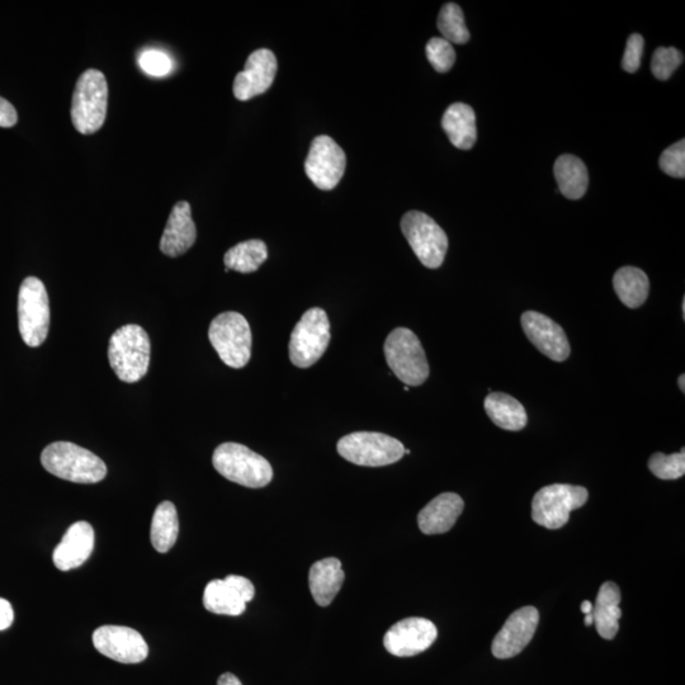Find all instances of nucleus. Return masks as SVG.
Listing matches in <instances>:
<instances>
[{"label": "nucleus", "instance_id": "nucleus-9", "mask_svg": "<svg viewBox=\"0 0 685 685\" xmlns=\"http://www.w3.org/2000/svg\"><path fill=\"white\" fill-rule=\"evenodd\" d=\"M589 498L583 486L554 484L538 490L532 502V518L538 526L560 529L569 522L573 510L583 507Z\"/></svg>", "mask_w": 685, "mask_h": 685}, {"label": "nucleus", "instance_id": "nucleus-10", "mask_svg": "<svg viewBox=\"0 0 685 685\" xmlns=\"http://www.w3.org/2000/svg\"><path fill=\"white\" fill-rule=\"evenodd\" d=\"M401 231L424 267L437 269L442 266L448 238L431 216L420 211L406 212L401 219Z\"/></svg>", "mask_w": 685, "mask_h": 685}, {"label": "nucleus", "instance_id": "nucleus-18", "mask_svg": "<svg viewBox=\"0 0 685 685\" xmlns=\"http://www.w3.org/2000/svg\"><path fill=\"white\" fill-rule=\"evenodd\" d=\"M277 69V58L271 50H255L249 55L243 72L236 75L233 87L235 98L244 102L266 93L276 78Z\"/></svg>", "mask_w": 685, "mask_h": 685}, {"label": "nucleus", "instance_id": "nucleus-32", "mask_svg": "<svg viewBox=\"0 0 685 685\" xmlns=\"http://www.w3.org/2000/svg\"><path fill=\"white\" fill-rule=\"evenodd\" d=\"M425 53H427L429 63L438 73L450 72L452 66L455 65L456 51L452 44L442 37H433L429 40Z\"/></svg>", "mask_w": 685, "mask_h": 685}, {"label": "nucleus", "instance_id": "nucleus-16", "mask_svg": "<svg viewBox=\"0 0 685 685\" xmlns=\"http://www.w3.org/2000/svg\"><path fill=\"white\" fill-rule=\"evenodd\" d=\"M538 622L540 613L535 607H523L510 614L491 646L495 658L512 659L521 654L535 636Z\"/></svg>", "mask_w": 685, "mask_h": 685}, {"label": "nucleus", "instance_id": "nucleus-34", "mask_svg": "<svg viewBox=\"0 0 685 685\" xmlns=\"http://www.w3.org/2000/svg\"><path fill=\"white\" fill-rule=\"evenodd\" d=\"M139 65L146 74L155 78L167 77L174 68L170 56L157 49L143 51L139 56Z\"/></svg>", "mask_w": 685, "mask_h": 685}, {"label": "nucleus", "instance_id": "nucleus-6", "mask_svg": "<svg viewBox=\"0 0 685 685\" xmlns=\"http://www.w3.org/2000/svg\"><path fill=\"white\" fill-rule=\"evenodd\" d=\"M209 338L221 361L231 368H243L252 357V330L247 319L235 311L216 316L210 325Z\"/></svg>", "mask_w": 685, "mask_h": 685}, {"label": "nucleus", "instance_id": "nucleus-24", "mask_svg": "<svg viewBox=\"0 0 685 685\" xmlns=\"http://www.w3.org/2000/svg\"><path fill=\"white\" fill-rule=\"evenodd\" d=\"M442 127L455 148L470 150L477 140L475 111L465 103H453L444 112Z\"/></svg>", "mask_w": 685, "mask_h": 685}, {"label": "nucleus", "instance_id": "nucleus-27", "mask_svg": "<svg viewBox=\"0 0 685 685\" xmlns=\"http://www.w3.org/2000/svg\"><path fill=\"white\" fill-rule=\"evenodd\" d=\"M613 287L623 305L637 309L645 304L649 296L650 281L640 268L623 267L614 274Z\"/></svg>", "mask_w": 685, "mask_h": 685}, {"label": "nucleus", "instance_id": "nucleus-20", "mask_svg": "<svg viewBox=\"0 0 685 685\" xmlns=\"http://www.w3.org/2000/svg\"><path fill=\"white\" fill-rule=\"evenodd\" d=\"M197 229L192 219L190 203L178 202L170 212L167 226L160 240V250L168 257L176 258L187 253L196 243Z\"/></svg>", "mask_w": 685, "mask_h": 685}, {"label": "nucleus", "instance_id": "nucleus-19", "mask_svg": "<svg viewBox=\"0 0 685 685\" xmlns=\"http://www.w3.org/2000/svg\"><path fill=\"white\" fill-rule=\"evenodd\" d=\"M96 535L88 522L72 524L54 551V565L61 571L79 568L91 557Z\"/></svg>", "mask_w": 685, "mask_h": 685}, {"label": "nucleus", "instance_id": "nucleus-7", "mask_svg": "<svg viewBox=\"0 0 685 685\" xmlns=\"http://www.w3.org/2000/svg\"><path fill=\"white\" fill-rule=\"evenodd\" d=\"M340 456L354 465L382 467L395 464L405 455L404 444L384 433L356 432L338 442Z\"/></svg>", "mask_w": 685, "mask_h": 685}, {"label": "nucleus", "instance_id": "nucleus-14", "mask_svg": "<svg viewBox=\"0 0 685 685\" xmlns=\"http://www.w3.org/2000/svg\"><path fill=\"white\" fill-rule=\"evenodd\" d=\"M254 595L252 581L244 576L229 575L224 580H212L206 585L203 606L207 611L221 616H242Z\"/></svg>", "mask_w": 685, "mask_h": 685}, {"label": "nucleus", "instance_id": "nucleus-25", "mask_svg": "<svg viewBox=\"0 0 685 685\" xmlns=\"http://www.w3.org/2000/svg\"><path fill=\"white\" fill-rule=\"evenodd\" d=\"M484 406L491 422L505 431H522L528 423L524 406L513 396L503 394V392H491L486 396Z\"/></svg>", "mask_w": 685, "mask_h": 685}, {"label": "nucleus", "instance_id": "nucleus-17", "mask_svg": "<svg viewBox=\"0 0 685 685\" xmlns=\"http://www.w3.org/2000/svg\"><path fill=\"white\" fill-rule=\"evenodd\" d=\"M521 321L524 334L546 357L555 362H564L570 357L569 339L556 321L537 311H526Z\"/></svg>", "mask_w": 685, "mask_h": 685}, {"label": "nucleus", "instance_id": "nucleus-21", "mask_svg": "<svg viewBox=\"0 0 685 685\" xmlns=\"http://www.w3.org/2000/svg\"><path fill=\"white\" fill-rule=\"evenodd\" d=\"M465 503L460 495L443 493L420 510L418 524L424 535H442L455 526L464 512Z\"/></svg>", "mask_w": 685, "mask_h": 685}, {"label": "nucleus", "instance_id": "nucleus-22", "mask_svg": "<svg viewBox=\"0 0 685 685\" xmlns=\"http://www.w3.org/2000/svg\"><path fill=\"white\" fill-rule=\"evenodd\" d=\"M342 562L335 557L316 561L309 574L310 592L320 607H328L344 583Z\"/></svg>", "mask_w": 685, "mask_h": 685}, {"label": "nucleus", "instance_id": "nucleus-1", "mask_svg": "<svg viewBox=\"0 0 685 685\" xmlns=\"http://www.w3.org/2000/svg\"><path fill=\"white\" fill-rule=\"evenodd\" d=\"M41 464L51 475L77 484H97L107 475V466L101 458L70 442L47 446L42 452Z\"/></svg>", "mask_w": 685, "mask_h": 685}, {"label": "nucleus", "instance_id": "nucleus-36", "mask_svg": "<svg viewBox=\"0 0 685 685\" xmlns=\"http://www.w3.org/2000/svg\"><path fill=\"white\" fill-rule=\"evenodd\" d=\"M642 53H644V39L639 33H633L627 40L625 55L622 59V68L627 73H635L641 65Z\"/></svg>", "mask_w": 685, "mask_h": 685}, {"label": "nucleus", "instance_id": "nucleus-2", "mask_svg": "<svg viewBox=\"0 0 685 685\" xmlns=\"http://www.w3.org/2000/svg\"><path fill=\"white\" fill-rule=\"evenodd\" d=\"M150 339L139 325H125L110 339L108 359L112 370L127 384L144 379L150 365Z\"/></svg>", "mask_w": 685, "mask_h": 685}, {"label": "nucleus", "instance_id": "nucleus-31", "mask_svg": "<svg viewBox=\"0 0 685 685\" xmlns=\"http://www.w3.org/2000/svg\"><path fill=\"white\" fill-rule=\"evenodd\" d=\"M649 469L661 480H677L685 474V450L666 456L655 453L649 460Z\"/></svg>", "mask_w": 685, "mask_h": 685}, {"label": "nucleus", "instance_id": "nucleus-37", "mask_svg": "<svg viewBox=\"0 0 685 685\" xmlns=\"http://www.w3.org/2000/svg\"><path fill=\"white\" fill-rule=\"evenodd\" d=\"M18 115L16 108L7 99L0 97V127H13L17 124Z\"/></svg>", "mask_w": 685, "mask_h": 685}, {"label": "nucleus", "instance_id": "nucleus-35", "mask_svg": "<svg viewBox=\"0 0 685 685\" xmlns=\"http://www.w3.org/2000/svg\"><path fill=\"white\" fill-rule=\"evenodd\" d=\"M660 168L665 174L674 178L685 176V141L669 146L663 151L659 160Z\"/></svg>", "mask_w": 685, "mask_h": 685}, {"label": "nucleus", "instance_id": "nucleus-23", "mask_svg": "<svg viewBox=\"0 0 685 685\" xmlns=\"http://www.w3.org/2000/svg\"><path fill=\"white\" fill-rule=\"evenodd\" d=\"M621 592L617 584L608 581L599 589L597 602L593 606L594 625L604 640H613L620 630Z\"/></svg>", "mask_w": 685, "mask_h": 685}, {"label": "nucleus", "instance_id": "nucleus-42", "mask_svg": "<svg viewBox=\"0 0 685 685\" xmlns=\"http://www.w3.org/2000/svg\"><path fill=\"white\" fill-rule=\"evenodd\" d=\"M684 382H685V376H684V375H680V377H679V379H678V385H679V389L682 390L683 392L685 391V384H684Z\"/></svg>", "mask_w": 685, "mask_h": 685}, {"label": "nucleus", "instance_id": "nucleus-13", "mask_svg": "<svg viewBox=\"0 0 685 685\" xmlns=\"http://www.w3.org/2000/svg\"><path fill=\"white\" fill-rule=\"evenodd\" d=\"M98 653L122 664H139L148 658L149 646L140 632L124 626H102L93 633Z\"/></svg>", "mask_w": 685, "mask_h": 685}, {"label": "nucleus", "instance_id": "nucleus-15", "mask_svg": "<svg viewBox=\"0 0 685 685\" xmlns=\"http://www.w3.org/2000/svg\"><path fill=\"white\" fill-rule=\"evenodd\" d=\"M437 636V627L433 622L419 617L405 618L386 632L384 646L391 655L410 658L428 650Z\"/></svg>", "mask_w": 685, "mask_h": 685}, {"label": "nucleus", "instance_id": "nucleus-12", "mask_svg": "<svg viewBox=\"0 0 685 685\" xmlns=\"http://www.w3.org/2000/svg\"><path fill=\"white\" fill-rule=\"evenodd\" d=\"M346 165V153L332 137H315L306 158L305 172L319 190L332 191L337 187L346 172Z\"/></svg>", "mask_w": 685, "mask_h": 685}, {"label": "nucleus", "instance_id": "nucleus-26", "mask_svg": "<svg viewBox=\"0 0 685 685\" xmlns=\"http://www.w3.org/2000/svg\"><path fill=\"white\" fill-rule=\"evenodd\" d=\"M554 172L560 192L569 200H580L587 193L589 174L583 160L575 155H561L556 160Z\"/></svg>", "mask_w": 685, "mask_h": 685}, {"label": "nucleus", "instance_id": "nucleus-3", "mask_svg": "<svg viewBox=\"0 0 685 685\" xmlns=\"http://www.w3.org/2000/svg\"><path fill=\"white\" fill-rule=\"evenodd\" d=\"M215 470L225 479L250 489H261L273 480L271 464L239 443H222L212 456Z\"/></svg>", "mask_w": 685, "mask_h": 685}, {"label": "nucleus", "instance_id": "nucleus-29", "mask_svg": "<svg viewBox=\"0 0 685 685\" xmlns=\"http://www.w3.org/2000/svg\"><path fill=\"white\" fill-rule=\"evenodd\" d=\"M268 258V248L262 240L253 239L239 243L226 252L224 262L226 272L253 273L258 271Z\"/></svg>", "mask_w": 685, "mask_h": 685}, {"label": "nucleus", "instance_id": "nucleus-38", "mask_svg": "<svg viewBox=\"0 0 685 685\" xmlns=\"http://www.w3.org/2000/svg\"><path fill=\"white\" fill-rule=\"evenodd\" d=\"M14 621L12 604L0 598V631L7 630Z\"/></svg>", "mask_w": 685, "mask_h": 685}, {"label": "nucleus", "instance_id": "nucleus-41", "mask_svg": "<svg viewBox=\"0 0 685 685\" xmlns=\"http://www.w3.org/2000/svg\"><path fill=\"white\" fill-rule=\"evenodd\" d=\"M584 623H585V626H592V625H594L593 613L585 614Z\"/></svg>", "mask_w": 685, "mask_h": 685}, {"label": "nucleus", "instance_id": "nucleus-5", "mask_svg": "<svg viewBox=\"0 0 685 685\" xmlns=\"http://www.w3.org/2000/svg\"><path fill=\"white\" fill-rule=\"evenodd\" d=\"M384 351L387 365L406 386H420L428 380L427 356L419 338L411 330H392L386 339Z\"/></svg>", "mask_w": 685, "mask_h": 685}, {"label": "nucleus", "instance_id": "nucleus-40", "mask_svg": "<svg viewBox=\"0 0 685 685\" xmlns=\"http://www.w3.org/2000/svg\"><path fill=\"white\" fill-rule=\"evenodd\" d=\"M581 612L584 614L593 613V603L589 601H584L581 603Z\"/></svg>", "mask_w": 685, "mask_h": 685}, {"label": "nucleus", "instance_id": "nucleus-28", "mask_svg": "<svg viewBox=\"0 0 685 685\" xmlns=\"http://www.w3.org/2000/svg\"><path fill=\"white\" fill-rule=\"evenodd\" d=\"M179 519L176 505L172 502L160 503L151 521L150 540L155 550L167 554L178 540Z\"/></svg>", "mask_w": 685, "mask_h": 685}, {"label": "nucleus", "instance_id": "nucleus-30", "mask_svg": "<svg viewBox=\"0 0 685 685\" xmlns=\"http://www.w3.org/2000/svg\"><path fill=\"white\" fill-rule=\"evenodd\" d=\"M438 30L441 31L442 39L450 44L464 45L470 40V32L467 30L464 12L458 4L447 3L441 9L438 16Z\"/></svg>", "mask_w": 685, "mask_h": 685}, {"label": "nucleus", "instance_id": "nucleus-33", "mask_svg": "<svg viewBox=\"0 0 685 685\" xmlns=\"http://www.w3.org/2000/svg\"><path fill=\"white\" fill-rule=\"evenodd\" d=\"M684 56L675 47H659L653 56L651 70L659 80H668L683 63Z\"/></svg>", "mask_w": 685, "mask_h": 685}, {"label": "nucleus", "instance_id": "nucleus-8", "mask_svg": "<svg viewBox=\"0 0 685 685\" xmlns=\"http://www.w3.org/2000/svg\"><path fill=\"white\" fill-rule=\"evenodd\" d=\"M18 328L28 347L45 342L50 328V302L44 283L27 277L18 294Z\"/></svg>", "mask_w": 685, "mask_h": 685}, {"label": "nucleus", "instance_id": "nucleus-11", "mask_svg": "<svg viewBox=\"0 0 685 685\" xmlns=\"http://www.w3.org/2000/svg\"><path fill=\"white\" fill-rule=\"evenodd\" d=\"M330 337L327 313L320 307L307 310L291 334V362L299 368L314 366L327 351Z\"/></svg>", "mask_w": 685, "mask_h": 685}, {"label": "nucleus", "instance_id": "nucleus-39", "mask_svg": "<svg viewBox=\"0 0 685 685\" xmlns=\"http://www.w3.org/2000/svg\"><path fill=\"white\" fill-rule=\"evenodd\" d=\"M217 685H243L239 678L233 673L222 674L219 679H217Z\"/></svg>", "mask_w": 685, "mask_h": 685}, {"label": "nucleus", "instance_id": "nucleus-4", "mask_svg": "<svg viewBox=\"0 0 685 685\" xmlns=\"http://www.w3.org/2000/svg\"><path fill=\"white\" fill-rule=\"evenodd\" d=\"M108 106V84L105 75L89 69L80 75L73 96L72 120L75 130L92 135L105 124Z\"/></svg>", "mask_w": 685, "mask_h": 685}, {"label": "nucleus", "instance_id": "nucleus-43", "mask_svg": "<svg viewBox=\"0 0 685 685\" xmlns=\"http://www.w3.org/2000/svg\"><path fill=\"white\" fill-rule=\"evenodd\" d=\"M682 310H683V318H685V299H683Z\"/></svg>", "mask_w": 685, "mask_h": 685}]
</instances>
